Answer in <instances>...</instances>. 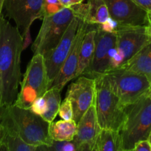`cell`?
Segmentation results:
<instances>
[{
  "label": "cell",
  "mask_w": 151,
  "mask_h": 151,
  "mask_svg": "<svg viewBox=\"0 0 151 151\" xmlns=\"http://www.w3.org/2000/svg\"><path fill=\"white\" fill-rule=\"evenodd\" d=\"M87 29H88V24L86 23L83 19H82L72 49L65 60L63 66L60 68L58 74L52 81L49 88H54L62 91L67 83L75 78L78 60H79L80 49Z\"/></svg>",
  "instance_id": "5bb4252c"
},
{
  "label": "cell",
  "mask_w": 151,
  "mask_h": 151,
  "mask_svg": "<svg viewBox=\"0 0 151 151\" xmlns=\"http://www.w3.org/2000/svg\"><path fill=\"white\" fill-rule=\"evenodd\" d=\"M0 124L6 133L19 137L30 145L49 146L52 143L49 134L50 123L30 109L14 104L1 106Z\"/></svg>",
  "instance_id": "7a4b0ae2"
},
{
  "label": "cell",
  "mask_w": 151,
  "mask_h": 151,
  "mask_svg": "<svg viewBox=\"0 0 151 151\" xmlns=\"http://www.w3.org/2000/svg\"><path fill=\"white\" fill-rule=\"evenodd\" d=\"M4 0H0V15H1V10H2L3 7H4Z\"/></svg>",
  "instance_id": "836d02e7"
},
{
  "label": "cell",
  "mask_w": 151,
  "mask_h": 151,
  "mask_svg": "<svg viewBox=\"0 0 151 151\" xmlns=\"http://www.w3.org/2000/svg\"><path fill=\"white\" fill-rule=\"evenodd\" d=\"M44 0H4V7L16 27L22 29V37L28 32L36 19L44 18Z\"/></svg>",
  "instance_id": "8fae6325"
},
{
  "label": "cell",
  "mask_w": 151,
  "mask_h": 151,
  "mask_svg": "<svg viewBox=\"0 0 151 151\" xmlns=\"http://www.w3.org/2000/svg\"><path fill=\"white\" fill-rule=\"evenodd\" d=\"M125 120L119 131L122 148L133 151L135 145L147 140L151 131V99L145 94L125 107Z\"/></svg>",
  "instance_id": "277c9868"
},
{
  "label": "cell",
  "mask_w": 151,
  "mask_h": 151,
  "mask_svg": "<svg viewBox=\"0 0 151 151\" xmlns=\"http://www.w3.org/2000/svg\"><path fill=\"white\" fill-rule=\"evenodd\" d=\"M133 151H151V145L148 139L137 142L134 146Z\"/></svg>",
  "instance_id": "484cf974"
},
{
  "label": "cell",
  "mask_w": 151,
  "mask_h": 151,
  "mask_svg": "<svg viewBox=\"0 0 151 151\" xmlns=\"http://www.w3.org/2000/svg\"><path fill=\"white\" fill-rule=\"evenodd\" d=\"M35 151H48L47 145H40L35 147Z\"/></svg>",
  "instance_id": "1f68e13d"
},
{
  "label": "cell",
  "mask_w": 151,
  "mask_h": 151,
  "mask_svg": "<svg viewBox=\"0 0 151 151\" xmlns=\"http://www.w3.org/2000/svg\"><path fill=\"white\" fill-rule=\"evenodd\" d=\"M95 147L97 151H125L122 148L119 132L111 130H101Z\"/></svg>",
  "instance_id": "44dd1931"
},
{
  "label": "cell",
  "mask_w": 151,
  "mask_h": 151,
  "mask_svg": "<svg viewBox=\"0 0 151 151\" xmlns=\"http://www.w3.org/2000/svg\"><path fill=\"white\" fill-rule=\"evenodd\" d=\"M114 32L116 35V52L112 58L111 69L125 64L151 41L145 26L117 25Z\"/></svg>",
  "instance_id": "ba28073f"
},
{
  "label": "cell",
  "mask_w": 151,
  "mask_h": 151,
  "mask_svg": "<svg viewBox=\"0 0 151 151\" xmlns=\"http://www.w3.org/2000/svg\"><path fill=\"white\" fill-rule=\"evenodd\" d=\"M63 8H64V7L62 5L59 0H44V16H51L59 12Z\"/></svg>",
  "instance_id": "cb8c5ba5"
},
{
  "label": "cell",
  "mask_w": 151,
  "mask_h": 151,
  "mask_svg": "<svg viewBox=\"0 0 151 151\" xmlns=\"http://www.w3.org/2000/svg\"><path fill=\"white\" fill-rule=\"evenodd\" d=\"M4 142L7 145L9 151H35L36 147L25 143L19 137L7 133H6Z\"/></svg>",
  "instance_id": "7402d4cb"
},
{
  "label": "cell",
  "mask_w": 151,
  "mask_h": 151,
  "mask_svg": "<svg viewBox=\"0 0 151 151\" xmlns=\"http://www.w3.org/2000/svg\"><path fill=\"white\" fill-rule=\"evenodd\" d=\"M86 4H78L62 10L51 16H44L38 35L32 46L34 55H44L54 48L63 37L76 16L83 19L86 12Z\"/></svg>",
  "instance_id": "3957f363"
},
{
  "label": "cell",
  "mask_w": 151,
  "mask_h": 151,
  "mask_svg": "<svg viewBox=\"0 0 151 151\" xmlns=\"http://www.w3.org/2000/svg\"><path fill=\"white\" fill-rule=\"evenodd\" d=\"M59 1L63 7H69L72 5H75V4H81L83 0H59Z\"/></svg>",
  "instance_id": "83f0119b"
},
{
  "label": "cell",
  "mask_w": 151,
  "mask_h": 151,
  "mask_svg": "<svg viewBox=\"0 0 151 151\" xmlns=\"http://www.w3.org/2000/svg\"><path fill=\"white\" fill-rule=\"evenodd\" d=\"M1 108V91H0V110Z\"/></svg>",
  "instance_id": "8d00e7d4"
},
{
  "label": "cell",
  "mask_w": 151,
  "mask_h": 151,
  "mask_svg": "<svg viewBox=\"0 0 151 151\" xmlns=\"http://www.w3.org/2000/svg\"><path fill=\"white\" fill-rule=\"evenodd\" d=\"M58 114L63 120L73 119V109H72V104H71L70 100L66 97L62 102V103H60Z\"/></svg>",
  "instance_id": "d4e9b609"
},
{
  "label": "cell",
  "mask_w": 151,
  "mask_h": 151,
  "mask_svg": "<svg viewBox=\"0 0 151 151\" xmlns=\"http://www.w3.org/2000/svg\"><path fill=\"white\" fill-rule=\"evenodd\" d=\"M79 147V151H97L96 150V147H90L86 145L78 146Z\"/></svg>",
  "instance_id": "f546056e"
},
{
  "label": "cell",
  "mask_w": 151,
  "mask_h": 151,
  "mask_svg": "<svg viewBox=\"0 0 151 151\" xmlns=\"http://www.w3.org/2000/svg\"><path fill=\"white\" fill-rule=\"evenodd\" d=\"M116 52V35L113 31L96 25L95 47L89 67L82 75L95 79L111 69V60Z\"/></svg>",
  "instance_id": "9c48e42d"
},
{
  "label": "cell",
  "mask_w": 151,
  "mask_h": 151,
  "mask_svg": "<svg viewBox=\"0 0 151 151\" xmlns=\"http://www.w3.org/2000/svg\"><path fill=\"white\" fill-rule=\"evenodd\" d=\"M77 131V123L73 120H61L50 124L49 134L52 141L69 142L74 139Z\"/></svg>",
  "instance_id": "ac0fdd59"
},
{
  "label": "cell",
  "mask_w": 151,
  "mask_h": 151,
  "mask_svg": "<svg viewBox=\"0 0 151 151\" xmlns=\"http://www.w3.org/2000/svg\"><path fill=\"white\" fill-rule=\"evenodd\" d=\"M145 29L147 35L151 40V12H147V21H146Z\"/></svg>",
  "instance_id": "f1b7e54d"
},
{
  "label": "cell",
  "mask_w": 151,
  "mask_h": 151,
  "mask_svg": "<svg viewBox=\"0 0 151 151\" xmlns=\"http://www.w3.org/2000/svg\"><path fill=\"white\" fill-rule=\"evenodd\" d=\"M61 91L57 88H50L43 95L45 109L41 117L48 122H53L58 114L59 108L61 103Z\"/></svg>",
  "instance_id": "ffe728a7"
},
{
  "label": "cell",
  "mask_w": 151,
  "mask_h": 151,
  "mask_svg": "<svg viewBox=\"0 0 151 151\" xmlns=\"http://www.w3.org/2000/svg\"><path fill=\"white\" fill-rule=\"evenodd\" d=\"M5 134H6L5 130L4 129V128H3V127L1 125V124H0V144H1V143L4 142V137H5Z\"/></svg>",
  "instance_id": "4dcf8cb0"
},
{
  "label": "cell",
  "mask_w": 151,
  "mask_h": 151,
  "mask_svg": "<svg viewBox=\"0 0 151 151\" xmlns=\"http://www.w3.org/2000/svg\"><path fill=\"white\" fill-rule=\"evenodd\" d=\"M104 76L111 91L125 108L147 94L151 85L145 76L123 68L111 69Z\"/></svg>",
  "instance_id": "8992f818"
},
{
  "label": "cell",
  "mask_w": 151,
  "mask_h": 151,
  "mask_svg": "<svg viewBox=\"0 0 151 151\" xmlns=\"http://www.w3.org/2000/svg\"><path fill=\"white\" fill-rule=\"evenodd\" d=\"M148 141H149V142L150 143V145H151V131H150V135H149Z\"/></svg>",
  "instance_id": "d590c367"
},
{
  "label": "cell",
  "mask_w": 151,
  "mask_h": 151,
  "mask_svg": "<svg viewBox=\"0 0 151 151\" xmlns=\"http://www.w3.org/2000/svg\"><path fill=\"white\" fill-rule=\"evenodd\" d=\"M73 109V120L79 122L85 112L94 103L95 81L94 79L81 75L69 85L66 92Z\"/></svg>",
  "instance_id": "7c38bea8"
},
{
  "label": "cell",
  "mask_w": 151,
  "mask_h": 151,
  "mask_svg": "<svg viewBox=\"0 0 151 151\" xmlns=\"http://www.w3.org/2000/svg\"><path fill=\"white\" fill-rule=\"evenodd\" d=\"M101 130L94 103L77 123L76 134L73 140L78 146L86 145L94 147Z\"/></svg>",
  "instance_id": "9a60e30c"
},
{
  "label": "cell",
  "mask_w": 151,
  "mask_h": 151,
  "mask_svg": "<svg viewBox=\"0 0 151 151\" xmlns=\"http://www.w3.org/2000/svg\"><path fill=\"white\" fill-rule=\"evenodd\" d=\"M94 81V106L99 125L101 129L119 132L125 120V108L111 91L104 75Z\"/></svg>",
  "instance_id": "5b68a950"
},
{
  "label": "cell",
  "mask_w": 151,
  "mask_h": 151,
  "mask_svg": "<svg viewBox=\"0 0 151 151\" xmlns=\"http://www.w3.org/2000/svg\"><path fill=\"white\" fill-rule=\"evenodd\" d=\"M96 25L88 24V29L83 38L79 52L78 69L75 78L82 75L89 67L95 47Z\"/></svg>",
  "instance_id": "2e32d148"
},
{
  "label": "cell",
  "mask_w": 151,
  "mask_h": 151,
  "mask_svg": "<svg viewBox=\"0 0 151 151\" xmlns=\"http://www.w3.org/2000/svg\"><path fill=\"white\" fill-rule=\"evenodd\" d=\"M147 94H148L149 97L151 99V85H150V89H149L148 91V93H147Z\"/></svg>",
  "instance_id": "e575fe53"
},
{
  "label": "cell",
  "mask_w": 151,
  "mask_h": 151,
  "mask_svg": "<svg viewBox=\"0 0 151 151\" xmlns=\"http://www.w3.org/2000/svg\"><path fill=\"white\" fill-rule=\"evenodd\" d=\"M23 37L17 27L0 15V91L1 106L14 103L22 81Z\"/></svg>",
  "instance_id": "6da1fadb"
},
{
  "label": "cell",
  "mask_w": 151,
  "mask_h": 151,
  "mask_svg": "<svg viewBox=\"0 0 151 151\" xmlns=\"http://www.w3.org/2000/svg\"><path fill=\"white\" fill-rule=\"evenodd\" d=\"M0 151H9L7 145L4 142H3L1 144H0Z\"/></svg>",
  "instance_id": "d6a6232c"
},
{
  "label": "cell",
  "mask_w": 151,
  "mask_h": 151,
  "mask_svg": "<svg viewBox=\"0 0 151 151\" xmlns=\"http://www.w3.org/2000/svg\"><path fill=\"white\" fill-rule=\"evenodd\" d=\"M82 19L78 16L74 18L58 44L43 55L49 80V87L58 74L72 49Z\"/></svg>",
  "instance_id": "30bf717a"
},
{
  "label": "cell",
  "mask_w": 151,
  "mask_h": 151,
  "mask_svg": "<svg viewBox=\"0 0 151 151\" xmlns=\"http://www.w3.org/2000/svg\"><path fill=\"white\" fill-rule=\"evenodd\" d=\"M109 16L118 25L145 26L147 12L133 0H103Z\"/></svg>",
  "instance_id": "4fadbf2b"
},
{
  "label": "cell",
  "mask_w": 151,
  "mask_h": 151,
  "mask_svg": "<svg viewBox=\"0 0 151 151\" xmlns=\"http://www.w3.org/2000/svg\"><path fill=\"white\" fill-rule=\"evenodd\" d=\"M119 68L144 75L151 83V41Z\"/></svg>",
  "instance_id": "e0dca14e"
},
{
  "label": "cell",
  "mask_w": 151,
  "mask_h": 151,
  "mask_svg": "<svg viewBox=\"0 0 151 151\" xmlns=\"http://www.w3.org/2000/svg\"><path fill=\"white\" fill-rule=\"evenodd\" d=\"M133 1L147 12H151V0H133Z\"/></svg>",
  "instance_id": "4316f807"
},
{
  "label": "cell",
  "mask_w": 151,
  "mask_h": 151,
  "mask_svg": "<svg viewBox=\"0 0 151 151\" xmlns=\"http://www.w3.org/2000/svg\"><path fill=\"white\" fill-rule=\"evenodd\" d=\"M48 151H79V147L74 142L52 141L50 145L47 146Z\"/></svg>",
  "instance_id": "603a6c76"
},
{
  "label": "cell",
  "mask_w": 151,
  "mask_h": 151,
  "mask_svg": "<svg viewBox=\"0 0 151 151\" xmlns=\"http://www.w3.org/2000/svg\"><path fill=\"white\" fill-rule=\"evenodd\" d=\"M20 84L21 89L13 104L29 109L34 101L42 97L49 88V80L42 55H33Z\"/></svg>",
  "instance_id": "52a82bcc"
},
{
  "label": "cell",
  "mask_w": 151,
  "mask_h": 151,
  "mask_svg": "<svg viewBox=\"0 0 151 151\" xmlns=\"http://www.w3.org/2000/svg\"><path fill=\"white\" fill-rule=\"evenodd\" d=\"M83 21L88 24L103 25L110 19L107 6L103 0H88Z\"/></svg>",
  "instance_id": "d6986e66"
}]
</instances>
